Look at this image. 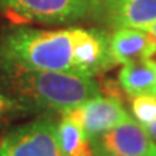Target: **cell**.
<instances>
[{
    "label": "cell",
    "instance_id": "obj_11",
    "mask_svg": "<svg viewBox=\"0 0 156 156\" xmlns=\"http://www.w3.org/2000/svg\"><path fill=\"white\" fill-rule=\"evenodd\" d=\"M132 113L134 120L142 127L149 126L156 120V97L155 95H137L132 100Z\"/></svg>",
    "mask_w": 156,
    "mask_h": 156
},
{
    "label": "cell",
    "instance_id": "obj_7",
    "mask_svg": "<svg viewBox=\"0 0 156 156\" xmlns=\"http://www.w3.org/2000/svg\"><path fill=\"white\" fill-rule=\"evenodd\" d=\"M94 16L113 29H143L156 22V0H95Z\"/></svg>",
    "mask_w": 156,
    "mask_h": 156
},
{
    "label": "cell",
    "instance_id": "obj_15",
    "mask_svg": "<svg viewBox=\"0 0 156 156\" xmlns=\"http://www.w3.org/2000/svg\"><path fill=\"white\" fill-rule=\"evenodd\" d=\"M95 156H104V155H101V153H97V155H95Z\"/></svg>",
    "mask_w": 156,
    "mask_h": 156
},
{
    "label": "cell",
    "instance_id": "obj_2",
    "mask_svg": "<svg viewBox=\"0 0 156 156\" xmlns=\"http://www.w3.org/2000/svg\"><path fill=\"white\" fill-rule=\"evenodd\" d=\"M0 75L12 95L32 112L64 113L101 95L100 85L94 77L5 65H0Z\"/></svg>",
    "mask_w": 156,
    "mask_h": 156
},
{
    "label": "cell",
    "instance_id": "obj_13",
    "mask_svg": "<svg viewBox=\"0 0 156 156\" xmlns=\"http://www.w3.org/2000/svg\"><path fill=\"white\" fill-rule=\"evenodd\" d=\"M146 130V132H147V134H149V136H151L152 139L155 140L156 142V120L153 123H151V124H149V126H146V127H143Z\"/></svg>",
    "mask_w": 156,
    "mask_h": 156
},
{
    "label": "cell",
    "instance_id": "obj_12",
    "mask_svg": "<svg viewBox=\"0 0 156 156\" xmlns=\"http://www.w3.org/2000/svg\"><path fill=\"white\" fill-rule=\"evenodd\" d=\"M34 113L28 106L16 100L15 97L0 93V117H17Z\"/></svg>",
    "mask_w": 156,
    "mask_h": 156
},
{
    "label": "cell",
    "instance_id": "obj_8",
    "mask_svg": "<svg viewBox=\"0 0 156 156\" xmlns=\"http://www.w3.org/2000/svg\"><path fill=\"white\" fill-rule=\"evenodd\" d=\"M110 52L114 62L122 65L151 59L156 54V41L143 29H114L110 36Z\"/></svg>",
    "mask_w": 156,
    "mask_h": 156
},
{
    "label": "cell",
    "instance_id": "obj_5",
    "mask_svg": "<svg viewBox=\"0 0 156 156\" xmlns=\"http://www.w3.org/2000/svg\"><path fill=\"white\" fill-rule=\"evenodd\" d=\"M93 142L97 153L104 156H156V142L132 117Z\"/></svg>",
    "mask_w": 156,
    "mask_h": 156
},
{
    "label": "cell",
    "instance_id": "obj_3",
    "mask_svg": "<svg viewBox=\"0 0 156 156\" xmlns=\"http://www.w3.org/2000/svg\"><path fill=\"white\" fill-rule=\"evenodd\" d=\"M0 13L22 22L74 23L94 16L95 0H0Z\"/></svg>",
    "mask_w": 156,
    "mask_h": 156
},
{
    "label": "cell",
    "instance_id": "obj_10",
    "mask_svg": "<svg viewBox=\"0 0 156 156\" xmlns=\"http://www.w3.org/2000/svg\"><path fill=\"white\" fill-rule=\"evenodd\" d=\"M56 123V137L62 156H95L97 151L93 139L75 120L61 114Z\"/></svg>",
    "mask_w": 156,
    "mask_h": 156
},
{
    "label": "cell",
    "instance_id": "obj_14",
    "mask_svg": "<svg viewBox=\"0 0 156 156\" xmlns=\"http://www.w3.org/2000/svg\"><path fill=\"white\" fill-rule=\"evenodd\" d=\"M143 30H146L147 34H151L152 36H153V39L156 41V22L149 25V26H146V28H143Z\"/></svg>",
    "mask_w": 156,
    "mask_h": 156
},
{
    "label": "cell",
    "instance_id": "obj_4",
    "mask_svg": "<svg viewBox=\"0 0 156 156\" xmlns=\"http://www.w3.org/2000/svg\"><path fill=\"white\" fill-rule=\"evenodd\" d=\"M0 156H62L56 123L39 117L10 129L0 137Z\"/></svg>",
    "mask_w": 156,
    "mask_h": 156
},
{
    "label": "cell",
    "instance_id": "obj_9",
    "mask_svg": "<svg viewBox=\"0 0 156 156\" xmlns=\"http://www.w3.org/2000/svg\"><path fill=\"white\" fill-rule=\"evenodd\" d=\"M119 83L122 88L132 97H156V61L143 59L123 65L119 74Z\"/></svg>",
    "mask_w": 156,
    "mask_h": 156
},
{
    "label": "cell",
    "instance_id": "obj_6",
    "mask_svg": "<svg viewBox=\"0 0 156 156\" xmlns=\"http://www.w3.org/2000/svg\"><path fill=\"white\" fill-rule=\"evenodd\" d=\"M61 114L75 120L91 139L117 127L130 119L129 113L117 98L101 95L87 100Z\"/></svg>",
    "mask_w": 156,
    "mask_h": 156
},
{
    "label": "cell",
    "instance_id": "obj_1",
    "mask_svg": "<svg viewBox=\"0 0 156 156\" xmlns=\"http://www.w3.org/2000/svg\"><path fill=\"white\" fill-rule=\"evenodd\" d=\"M0 65L95 77L116 65L100 29L12 28L0 36Z\"/></svg>",
    "mask_w": 156,
    "mask_h": 156
}]
</instances>
